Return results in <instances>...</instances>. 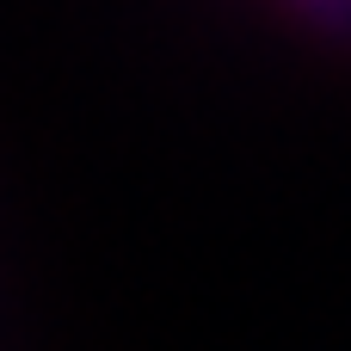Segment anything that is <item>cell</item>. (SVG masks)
Here are the masks:
<instances>
[{"label": "cell", "instance_id": "1", "mask_svg": "<svg viewBox=\"0 0 351 351\" xmlns=\"http://www.w3.org/2000/svg\"><path fill=\"white\" fill-rule=\"evenodd\" d=\"M302 12H315L321 25H351V0H296Z\"/></svg>", "mask_w": 351, "mask_h": 351}]
</instances>
